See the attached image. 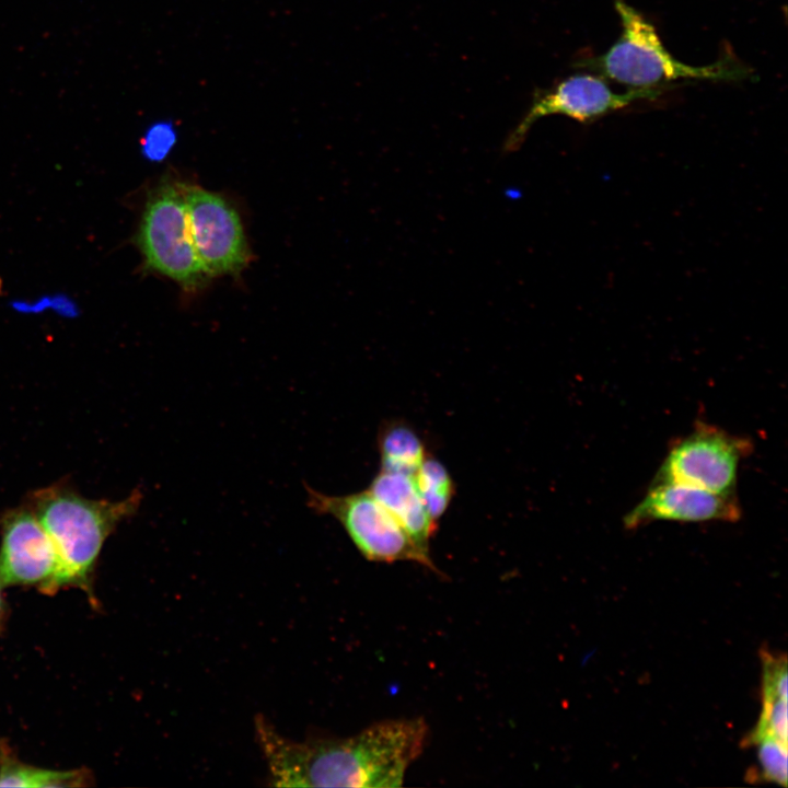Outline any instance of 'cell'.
I'll return each mask as SVG.
<instances>
[{
  "label": "cell",
  "mask_w": 788,
  "mask_h": 788,
  "mask_svg": "<svg viewBox=\"0 0 788 788\" xmlns=\"http://www.w3.org/2000/svg\"><path fill=\"white\" fill-rule=\"evenodd\" d=\"M420 718L376 722L348 738L294 741L265 718L255 733L275 787H401L428 739Z\"/></svg>",
  "instance_id": "obj_1"
},
{
  "label": "cell",
  "mask_w": 788,
  "mask_h": 788,
  "mask_svg": "<svg viewBox=\"0 0 788 788\" xmlns=\"http://www.w3.org/2000/svg\"><path fill=\"white\" fill-rule=\"evenodd\" d=\"M142 491L118 501L92 500L61 485L36 490L30 508L54 545L58 570L54 592L65 586L91 589V575L101 549L115 528L137 513Z\"/></svg>",
  "instance_id": "obj_2"
},
{
  "label": "cell",
  "mask_w": 788,
  "mask_h": 788,
  "mask_svg": "<svg viewBox=\"0 0 788 788\" xmlns=\"http://www.w3.org/2000/svg\"><path fill=\"white\" fill-rule=\"evenodd\" d=\"M614 5L619 36L605 53L579 60L577 67L626 89H671L677 80L738 82L752 77V70L731 53L705 66L677 60L647 18L624 0H615Z\"/></svg>",
  "instance_id": "obj_3"
},
{
  "label": "cell",
  "mask_w": 788,
  "mask_h": 788,
  "mask_svg": "<svg viewBox=\"0 0 788 788\" xmlns=\"http://www.w3.org/2000/svg\"><path fill=\"white\" fill-rule=\"evenodd\" d=\"M136 240L147 269L187 291L205 281L189 234L184 184L163 181L149 194Z\"/></svg>",
  "instance_id": "obj_4"
},
{
  "label": "cell",
  "mask_w": 788,
  "mask_h": 788,
  "mask_svg": "<svg viewBox=\"0 0 788 788\" xmlns=\"http://www.w3.org/2000/svg\"><path fill=\"white\" fill-rule=\"evenodd\" d=\"M306 503L317 514L335 518L357 549L371 561H414L437 571L391 513L368 491L326 495L305 485Z\"/></svg>",
  "instance_id": "obj_5"
},
{
  "label": "cell",
  "mask_w": 788,
  "mask_h": 788,
  "mask_svg": "<svg viewBox=\"0 0 788 788\" xmlns=\"http://www.w3.org/2000/svg\"><path fill=\"white\" fill-rule=\"evenodd\" d=\"M752 447L748 438L697 422L671 445L652 482H673L734 495L739 465Z\"/></svg>",
  "instance_id": "obj_6"
},
{
  "label": "cell",
  "mask_w": 788,
  "mask_h": 788,
  "mask_svg": "<svg viewBox=\"0 0 788 788\" xmlns=\"http://www.w3.org/2000/svg\"><path fill=\"white\" fill-rule=\"evenodd\" d=\"M669 89H627L616 92L596 73L578 72L544 90H536L529 109L508 136L503 149H519L530 128L542 117L564 115L592 123L604 115L642 100H652Z\"/></svg>",
  "instance_id": "obj_7"
},
{
  "label": "cell",
  "mask_w": 788,
  "mask_h": 788,
  "mask_svg": "<svg viewBox=\"0 0 788 788\" xmlns=\"http://www.w3.org/2000/svg\"><path fill=\"white\" fill-rule=\"evenodd\" d=\"M190 239L207 276L236 275L250 252L237 211L222 196L184 185Z\"/></svg>",
  "instance_id": "obj_8"
},
{
  "label": "cell",
  "mask_w": 788,
  "mask_h": 788,
  "mask_svg": "<svg viewBox=\"0 0 788 788\" xmlns=\"http://www.w3.org/2000/svg\"><path fill=\"white\" fill-rule=\"evenodd\" d=\"M0 588L36 586L54 592L57 555L47 532L31 508L7 511L1 518Z\"/></svg>",
  "instance_id": "obj_9"
},
{
  "label": "cell",
  "mask_w": 788,
  "mask_h": 788,
  "mask_svg": "<svg viewBox=\"0 0 788 788\" xmlns=\"http://www.w3.org/2000/svg\"><path fill=\"white\" fill-rule=\"evenodd\" d=\"M741 515L735 494L720 495L680 483L652 482L623 522L631 530L654 521L735 522Z\"/></svg>",
  "instance_id": "obj_10"
},
{
  "label": "cell",
  "mask_w": 788,
  "mask_h": 788,
  "mask_svg": "<svg viewBox=\"0 0 788 788\" xmlns=\"http://www.w3.org/2000/svg\"><path fill=\"white\" fill-rule=\"evenodd\" d=\"M367 490L391 513L417 548L430 557L429 542L437 531V521L429 514L413 475L381 470Z\"/></svg>",
  "instance_id": "obj_11"
},
{
  "label": "cell",
  "mask_w": 788,
  "mask_h": 788,
  "mask_svg": "<svg viewBox=\"0 0 788 788\" xmlns=\"http://www.w3.org/2000/svg\"><path fill=\"white\" fill-rule=\"evenodd\" d=\"M86 770H57L25 764L0 742V787L68 788L89 784Z\"/></svg>",
  "instance_id": "obj_12"
},
{
  "label": "cell",
  "mask_w": 788,
  "mask_h": 788,
  "mask_svg": "<svg viewBox=\"0 0 788 788\" xmlns=\"http://www.w3.org/2000/svg\"><path fill=\"white\" fill-rule=\"evenodd\" d=\"M381 470L414 475L427 451L417 432L403 421L384 424L378 434Z\"/></svg>",
  "instance_id": "obj_13"
},
{
  "label": "cell",
  "mask_w": 788,
  "mask_h": 788,
  "mask_svg": "<svg viewBox=\"0 0 788 788\" xmlns=\"http://www.w3.org/2000/svg\"><path fill=\"white\" fill-rule=\"evenodd\" d=\"M413 477L429 514L438 522L455 493L450 473L439 460L428 454Z\"/></svg>",
  "instance_id": "obj_14"
},
{
  "label": "cell",
  "mask_w": 788,
  "mask_h": 788,
  "mask_svg": "<svg viewBox=\"0 0 788 788\" xmlns=\"http://www.w3.org/2000/svg\"><path fill=\"white\" fill-rule=\"evenodd\" d=\"M761 716L754 730L744 739L745 745H753L764 739H776L788 743L787 699L763 697Z\"/></svg>",
  "instance_id": "obj_15"
},
{
  "label": "cell",
  "mask_w": 788,
  "mask_h": 788,
  "mask_svg": "<svg viewBox=\"0 0 788 788\" xmlns=\"http://www.w3.org/2000/svg\"><path fill=\"white\" fill-rule=\"evenodd\" d=\"M762 779L787 786V742L764 739L755 743Z\"/></svg>",
  "instance_id": "obj_16"
},
{
  "label": "cell",
  "mask_w": 788,
  "mask_h": 788,
  "mask_svg": "<svg viewBox=\"0 0 788 788\" xmlns=\"http://www.w3.org/2000/svg\"><path fill=\"white\" fill-rule=\"evenodd\" d=\"M762 692L763 697H778L787 699L788 679L787 659L785 656H775L764 652Z\"/></svg>",
  "instance_id": "obj_17"
},
{
  "label": "cell",
  "mask_w": 788,
  "mask_h": 788,
  "mask_svg": "<svg viewBox=\"0 0 788 788\" xmlns=\"http://www.w3.org/2000/svg\"><path fill=\"white\" fill-rule=\"evenodd\" d=\"M174 142L173 129L167 125H157L148 130L142 139L141 148L147 159L159 162L167 155Z\"/></svg>",
  "instance_id": "obj_18"
},
{
  "label": "cell",
  "mask_w": 788,
  "mask_h": 788,
  "mask_svg": "<svg viewBox=\"0 0 788 788\" xmlns=\"http://www.w3.org/2000/svg\"><path fill=\"white\" fill-rule=\"evenodd\" d=\"M0 590H1V588H0ZM3 614H4V604H3V600L1 596V592H0V623L3 618Z\"/></svg>",
  "instance_id": "obj_19"
}]
</instances>
